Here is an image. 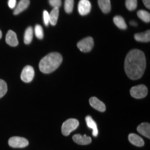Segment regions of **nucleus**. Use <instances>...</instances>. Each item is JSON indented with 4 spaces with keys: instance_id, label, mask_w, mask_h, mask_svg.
I'll list each match as a JSON object with an SVG mask.
<instances>
[{
    "instance_id": "f257e3e1",
    "label": "nucleus",
    "mask_w": 150,
    "mask_h": 150,
    "mask_svg": "<svg viewBox=\"0 0 150 150\" xmlns=\"http://www.w3.org/2000/svg\"><path fill=\"white\" fill-rule=\"evenodd\" d=\"M146 68L145 54L139 50L129 52L125 61V70L129 79L136 80L142 77Z\"/></svg>"
},
{
    "instance_id": "f03ea898",
    "label": "nucleus",
    "mask_w": 150,
    "mask_h": 150,
    "mask_svg": "<svg viewBox=\"0 0 150 150\" xmlns=\"http://www.w3.org/2000/svg\"><path fill=\"white\" fill-rule=\"evenodd\" d=\"M63 61V57L59 53L53 52L42 58L39 63V68L42 73L50 74L60 66Z\"/></svg>"
},
{
    "instance_id": "7ed1b4c3",
    "label": "nucleus",
    "mask_w": 150,
    "mask_h": 150,
    "mask_svg": "<svg viewBox=\"0 0 150 150\" xmlns=\"http://www.w3.org/2000/svg\"><path fill=\"white\" fill-rule=\"evenodd\" d=\"M79 125V121L76 119H74V118L68 119L67 120L64 122L63 125H62V134H63V136H68V135L70 134L72 131L76 129Z\"/></svg>"
},
{
    "instance_id": "20e7f679",
    "label": "nucleus",
    "mask_w": 150,
    "mask_h": 150,
    "mask_svg": "<svg viewBox=\"0 0 150 150\" xmlns=\"http://www.w3.org/2000/svg\"><path fill=\"white\" fill-rule=\"evenodd\" d=\"M148 90L145 85H138L132 87L130 90L131 97L136 99H142L147 95Z\"/></svg>"
},
{
    "instance_id": "39448f33",
    "label": "nucleus",
    "mask_w": 150,
    "mask_h": 150,
    "mask_svg": "<svg viewBox=\"0 0 150 150\" xmlns=\"http://www.w3.org/2000/svg\"><path fill=\"white\" fill-rule=\"evenodd\" d=\"M94 46V40L92 37H87L80 40L77 43V47L79 50L82 52H91Z\"/></svg>"
},
{
    "instance_id": "423d86ee",
    "label": "nucleus",
    "mask_w": 150,
    "mask_h": 150,
    "mask_svg": "<svg viewBox=\"0 0 150 150\" xmlns=\"http://www.w3.org/2000/svg\"><path fill=\"white\" fill-rule=\"evenodd\" d=\"M8 145L13 148H24L29 145V141L22 137H11L8 140Z\"/></svg>"
},
{
    "instance_id": "0eeeda50",
    "label": "nucleus",
    "mask_w": 150,
    "mask_h": 150,
    "mask_svg": "<svg viewBox=\"0 0 150 150\" xmlns=\"http://www.w3.org/2000/svg\"><path fill=\"white\" fill-rule=\"evenodd\" d=\"M35 72L33 67L27 65L24 67L21 73V79L25 83H30L34 77Z\"/></svg>"
},
{
    "instance_id": "6e6552de",
    "label": "nucleus",
    "mask_w": 150,
    "mask_h": 150,
    "mask_svg": "<svg viewBox=\"0 0 150 150\" xmlns=\"http://www.w3.org/2000/svg\"><path fill=\"white\" fill-rule=\"evenodd\" d=\"M91 4L89 0H80L78 4V11L80 15L86 16L91 12Z\"/></svg>"
},
{
    "instance_id": "1a4fd4ad",
    "label": "nucleus",
    "mask_w": 150,
    "mask_h": 150,
    "mask_svg": "<svg viewBox=\"0 0 150 150\" xmlns=\"http://www.w3.org/2000/svg\"><path fill=\"white\" fill-rule=\"evenodd\" d=\"M90 104L92 107L100 112H104L106 110V106L102 102H101L97 97H93L89 99Z\"/></svg>"
},
{
    "instance_id": "9d476101",
    "label": "nucleus",
    "mask_w": 150,
    "mask_h": 150,
    "mask_svg": "<svg viewBox=\"0 0 150 150\" xmlns=\"http://www.w3.org/2000/svg\"><path fill=\"white\" fill-rule=\"evenodd\" d=\"M72 139L76 143L81 145H88V144H90L92 142L91 137L86 136V135L81 136L80 134H76L74 136H73Z\"/></svg>"
},
{
    "instance_id": "9b49d317",
    "label": "nucleus",
    "mask_w": 150,
    "mask_h": 150,
    "mask_svg": "<svg viewBox=\"0 0 150 150\" xmlns=\"http://www.w3.org/2000/svg\"><path fill=\"white\" fill-rule=\"evenodd\" d=\"M6 42L8 45L12 47H16L18 45V40L17 38L16 33L14 31H8L6 36Z\"/></svg>"
},
{
    "instance_id": "f8f14e48",
    "label": "nucleus",
    "mask_w": 150,
    "mask_h": 150,
    "mask_svg": "<svg viewBox=\"0 0 150 150\" xmlns=\"http://www.w3.org/2000/svg\"><path fill=\"white\" fill-rule=\"evenodd\" d=\"M137 131L146 138H150V125L147 122H144L137 127Z\"/></svg>"
},
{
    "instance_id": "ddd939ff",
    "label": "nucleus",
    "mask_w": 150,
    "mask_h": 150,
    "mask_svg": "<svg viewBox=\"0 0 150 150\" xmlns=\"http://www.w3.org/2000/svg\"><path fill=\"white\" fill-rule=\"evenodd\" d=\"M129 140L131 144L137 147H142L145 144L144 140L142 139V138H140L139 136H138L137 134H130L129 135Z\"/></svg>"
},
{
    "instance_id": "4468645a",
    "label": "nucleus",
    "mask_w": 150,
    "mask_h": 150,
    "mask_svg": "<svg viewBox=\"0 0 150 150\" xmlns=\"http://www.w3.org/2000/svg\"><path fill=\"white\" fill-rule=\"evenodd\" d=\"M134 38L136 41L138 42H147L150 41V31L147 30V31H145L142 33H138L135 34Z\"/></svg>"
},
{
    "instance_id": "2eb2a0df",
    "label": "nucleus",
    "mask_w": 150,
    "mask_h": 150,
    "mask_svg": "<svg viewBox=\"0 0 150 150\" xmlns=\"http://www.w3.org/2000/svg\"><path fill=\"white\" fill-rule=\"evenodd\" d=\"M86 122L87 124V126L90 129H93V136L96 137L98 135V129H97V124L94 121V120L91 116H86Z\"/></svg>"
},
{
    "instance_id": "dca6fc26",
    "label": "nucleus",
    "mask_w": 150,
    "mask_h": 150,
    "mask_svg": "<svg viewBox=\"0 0 150 150\" xmlns=\"http://www.w3.org/2000/svg\"><path fill=\"white\" fill-rule=\"evenodd\" d=\"M30 4L29 0H20V2L17 5L16 9H15L13 14L14 15H18L22 11H24L25 9H27L29 6Z\"/></svg>"
},
{
    "instance_id": "f3484780",
    "label": "nucleus",
    "mask_w": 150,
    "mask_h": 150,
    "mask_svg": "<svg viewBox=\"0 0 150 150\" xmlns=\"http://www.w3.org/2000/svg\"><path fill=\"white\" fill-rule=\"evenodd\" d=\"M98 4L99 8L103 13H108L110 12L111 9L110 0H98Z\"/></svg>"
},
{
    "instance_id": "a211bd4d",
    "label": "nucleus",
    "mask_w": 150,
    "mask_h": 150,
    "mask_svg": "<svg viewBox=\"0 0 150 150\" xmlns=\"http://www.w3.org/2000/svg\"><path fill=\"white\" fill-rule=\"evenodd\" d=\"M59 15V10L58 8H53L51 12H50V13H49V16H50V23L52 26L56 25V23H57Z\"/></svg>"
},
{
    "instance_id": "6ab92c4d",
    "label": "nucleus",
    "mask_w": 150,
    "mask_h": 150,
    "mask_svg": "<svg viewBox=\"0 0 150 150\" xmlns=\"http://www.w3.org/2000/svg\"><path fill=\"white\" fill-rule=\"evenodd\" d=\"M33 31L31 27H28L26 29L25 33H24V42L25 44L29 45L33 39Z\"/></svg>"
},
{
    "instance_id": "aec40b11",
    "label": "nucleus",
    "mask_w": 150,
    "mask_h": 150,
    "mask_svg": "<svg viewBox=\"0 0 150 150\" xmlns=\"http://www.w3.org/2000/svg\"><path fill=\"white\" fill-rule=\"evenodd\" d=\"M114 24H115L117 27L120 29H127V24L125 22V20L122 16H117L113 18Z\"/></svg>"
},
{
    "instance_id": "412c9836",
    "label": "nucleus",
    "mask_w": 150,
    "mask_h": 150,
    "mask_svg": "<svg viewBox=\"0 0 150 150\" xmlns=\"http://www.w3.org/2000/svg\"><path fill=\"white\" fill-rule=\"evenodd\" d=\"M138 16L140 20L147 23H149L150 22V14L149 12L145 10H140L138 11Z\"/></svg>"
},
{
    "instance_id": "4be33fe9",
    "label": "nucleus",
    "mask_w": 150,
    "mask_h": 150,
    "mask_svg": "<svg viewBox=\"0 0 150 150\" xmlns=\"http://www.w3.org/2000/svg\"><path fill=\"white\" fill-rule=\"evenodd\" d=\"M64 8L67 13H71L74 8V0H65Z\"/></svg>"
},
{
    "instance_id": "5701e85b",
    "label": "nucleus",
    "mask_w": 150,
    "mask_h": 150,
    "mask_svg": "<svg viewBox=\"0 0 150 150\" xmlns=\"http://www.w3.org/2000/svg\"><path fill=\"white\" fill-rule=\"evenodd\" d=\"M125 5L129 11H134L137 8L138 1L137 0H126Z\"/></svg>"
},
{
    "instance_id": "b1692460",
    "label": "nucleus",
    "mask_w": 150,
    "mask_h": 150,
    "mask_svg": "<svg viewBox=\"0 0 150 150\" xmlns=\"http://www.w3.org/2000/svg\"><path fill=\"white\" fill-rule=\"evenodd\" d=\"M8 91V87H7V84L6 81L0 79V99L6 95Z\"/></svg>"
},
{
    "instance_id": "393cba45",
    "label": "nucleus",
    "mask_w": 150,
    "mask_h": 150,
    "mask_svg": "<svg viewBox=\"0 0 150 150\" xmlns=\"http://www.w3.org/2000/svg\"><path fill=\"white\" fill-rule=\"evenodd\" d=\"M35 35L38 39H42L44 37L43 34V29L42 27L39 24H37L35 27Z\"/></svg>"
},
{
    "instance_id": "a878e982",
    "label": "nucleus",
    "mask_w": 150,
    "mask_h": 150,
    "mask_svg": "<svg viewBox=\"0 0 150 150\" xmlns=\"http://www.w3.org/2000/svg\"><path fill=\"white\" fill-rule=\"evenodd\" d=\"M49 3L53 8H59L61 6V0H49Z\"/></svg>"
},
{
    "instance_id": "bb28decb",
    "label": "nucleus",
    "mask_w": 150,
    "mask_h": 150,
    "mask_svg": "<svg viewBox=\"0 0 150 150\" xmlns=\"http://www.w3.org/2000/svg\"><path fill=\"white\" fill-rule=\"evenodd\" d=\"M43 20H44L45 25L48 26L50 24V16L47 11H44L43 12Z\"/></svg>"
},
{
    "instance_id": "cd10ccee",
    "label": "nucleus",
    "mask_w": 150,
    "mask_h": 150,
    "mask_svg": "<svg viewBox=\"0 0 150 150\" xmlns=\"http://www.w3.org/2000/svg\"><path fill=\"white\" fill-rule=\"evenodd\" d=\"M16 6V0H8V6L11 8H14Z\"/></svg>"
},
{
    "instance_id": "c85d7f7f",
    "label": "nucleus",
    "mask_w": 150,
    "mask_h": 150,
    "mask_svg": "<svg viewBox=\"0 0 150 150\" xmlns=\"http://www.w3.org/2000/svg\"><path fill=\"white\" fill-rule=\"evenodd\" d=\"M145 7H147L148 9L150 8V0H142Z\"/></svg>"
},
{
    "instance_id": "c756f323",
    "label": "nucleus",
    "mask_w": 150,
    "mask_h": 150,
    "mask_svg": "<svg viewBox=\"0 0 150 150\" xmlns=\"http://www.w3.org/2000/svg\"><path fill=\"white\" fill-rule=\"evenodd\" d=\"M130 24H131V25H133V26H137V23L136 22H135L134 21L130 22Z\"/></svg>"
},
{
    "instance_id": "7c9ffc66",
    "label": "nucleus",
    "mask_w": 150,
    "mask_h": 150,
    "mask_svg": "<svg viewBox=\"0 0 150 150\" xmlns=\"http://www.w3.org/2000/svg\"><path fill=\"white\" fill-rule=\"evenodd\" d=\"M1 36H2V32H1V31L0 30V39L1 38Z\"/></svg>"
}]
</instances>
